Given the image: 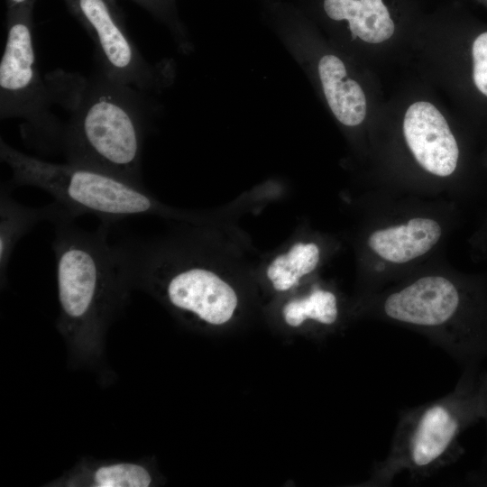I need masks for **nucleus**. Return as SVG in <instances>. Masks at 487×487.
Listing matches in <instances>:
<instances>
[{
    "label": "nucleus",
    "mask_w": 487,
    "mask_h": 487,
    "mask_svg": "<svg viewBox=\"0 0 487 487\" xmlns=\"http://www.w3.org/2000/svg\"><path fill=\"white\" fill-rule=\"evenodd\" d=\"M357 310L365 317L424 335L463 368L487 359L484 286L454 270L444 254L362 295Z\"/></svg>",
    "instance_id": "1"
},
{
    "label": "nucleus",
    "mask_w": 487,
    "mask_h": 487,
    "mask_svg": "<svg viewBox=\"0 0 487 487\" xmlns=\"http://www.w3.org/2000/svg\"><path fill=\"white\" fill-rule=\"evenodd\" d=\"M366 201L359 235L362 295L444 254L456 224L453 200L377 188Z\"/></svg>",
    "instance_id": "2"
},
{
    "label": "nucleus",
    "mask_w": 487,
    "mask_h": 487,
    "mask_svg": "<svg viewBox=\"0 0 487 487\" xmlns=\"http://www.w3.org/2000/svg\"><path fill=\"white\" fill-rule=\"evenodd\" d=\"M111 225L87 231L74 220L56 224L57 326L70 345H99L127 301L131 289L108 242Z\"/></svg>",
    "instance_id": "3"
},
{
    "label": "nucleus",
    "mask_w": 487,
    "mask_h": 487,
    "mask_svg": "<svg viewBox=\"0 0 487 487\" xmlns=\"http://www.w3.org/2000/svg\"><path fill=\"white\" fill-rule=\"evenodd\" d=\"M486 411L487 372L480 365L464 368L451 392L400 411L389 453L374 463L366 485H391L403 472L423 481L455 463L464 453L462 434Z\"/></svg>",
    "instance_id": "4"
},
{
    "label": "nucleus",
    "mask_w": 487,
    "mask_h": 487,
    "mask_svg": "<svg viewBox=\"0 0 487 487\" xmlns=\"http://www.w3.org/2000/svg\"><path fill=\"white\" fill-rule=\"evenodd\" d=\"M139 92L103 74L86 82L62 133L67 161L142 184L146 117Z\"/></svg>",
    "instance_id": "5"
},
{
    "label": "nucleus",
    "mask_w": 487,
    "mask_h": 487,
    "mask_svg": "<svg viewBox=\"0 0 487 487\" xmlns=\"http://www.w3.org/2000/svg\"><path fill=\"white\" fill-rule=\"evenodd\" d=\"M0 157L12 171V188L30 186L49 193L76 218L92 215L113 224L128 217L156 214L161 207L142 184L115 174L71 162L55 163L0 142Z\"/></svg>",
    "instance_id": "6"
},
{
    "label": "nucleus",
    "mask_w": 487,
    "mask_h": 487,
    "mask_svg": "<svg viewBox=\"0 0 487 487\" xmlns=\"http://www.w3.org/2000/svg\"><path fill=\"white\" fill-rule=\"evenodd\" d=\"M33 5L8 7L0 63V117L23 119V136L41 150L60 147L64 127L50 109V92L36 65Z\"/></svg>",
    "instance_id": "7"
},
{
    "label": "nucleus",
    "mask_w": 487,
    "mask_h": 487,
    "mask_svg": "<svg viewBox=\"0 0 487 487\" xmlns=\"http://www.w3.org/2000/svg\"><path fill=\"white\" fill-rule=\"evenodd\" d=\"M95 43L102 74L141 92L160 91L172 83L171 61L148 62L130 38L115 0H63Z\"/></svg>",
    "instance_id": "8"
},
{
    "label": "nucleus",
    "mask_w": 487,
    "mask_h": 487,
    "mask_svg": "<svg viewBox=\"0 0 487 487\" xmlns=\"http://www.w3.org/2000/svg\"><path fill=\"white\" fill-rule=\"evenodd\" d=\"M403 138L415 163L425 174V195L450 199L449 180L460 161V147L443 115L428 102H417L407 110Z\"/></svg>",
    "instance_id": "9"
},
{
    "label": "nucleus",
    "mask_w": 487,
    "mask_h": 487,
    "mask_svg": "<svg viewBox=\"0 0 487 487\" xmlns=\"http://www.w3.org/2000/svg\"><path fill=\"white\" fill-rule=\"evenodd\" d=\"M9 183L0 191V278L4 286L7 268L18 242L41 221L55 225L64 220H75L69 213L53 201L45 207H26L13 198Z\"/></svg>",
    "instance_id": "10"
},
{
    "label": "nucleus",
    "mask_w": 487,
    "mask_h": 487,
    "mask_svg": "<svg viewBox=\"0 0 487 487\" xmlns=\"http://www.w3.org/2000/svg\"><path fill=\"white\" fill-rule=\"evenodd\" d=\"M323 9L331 21L347 22L352 40L379 43L395 30L382 0H324Z\"/></svg>",
    "instance_id": "11"
},
{
    "label": "nucleus",
    "mask_w": 487,
    "mask_h": 487,
    "mask_svg": "<svg viewBox=\"0 0 487 487\" xmlns=\"http://www.w3.org/2000/svg\"><path fill=\"white\" fill-rule=\"evenodd\" d=\"M152 476L142 463L105 462L74 473L65 481L66 486L149 487Z\"/></svg>",
    "instance_id": "12"
},
{
    "label": "nucleus",
    "mask_w": 487,
    "mask_h": 487,
    "mask_svg": "<svg viewBox=\"0 0 487 487\" xmlns=\"http://www.w3.org/2000/svg\"><path fill=\"white\" fill-rule=\"evenodd\" d=\"M321 259L316 243H298L289 251L278 256L267 269V276L275 289L283 291L298 284L305 275L314 271Z\"/></svg>",
    "instance_id": "13"
},
{
    "label": "nucleus",
    "mask_w": 487,
    "mask_h": 487,
    "mask_svg": "<svg viewBox=\"0 0 487 487\" xmlns=\"http://www.w3.org/2000/svg\"><path fill=\"white\" fill-rule=\"evenodd\" d=\"M282 314L286 323L291 326H299L307 319L333 326L340 316L338 298L330 289L316 287L308 296L285 305Z\"/></svg>",
    "instance_id": "14"
},
{
    "label": "nucleus",
    "mask_w": 487,
    "mask_h": 487,
    "mask_svg": "<svg viewBox=\"0 0 487 487\" xmlns=\"http://www.w3.org/2000/svg\"><path fill=\"white\" fill-rule=\"evenodd\" d=\"M153 16L163 22L170 30L171 34L183 53H189L192 43L188 32L176 15L175 0H132Z\"/></svg>",
    "instance_id": "15"
},
{
    "label": "nucleus",
    "mask_w": 487,
    "mask_h": 487,
    "mask_svg": "<svg viewBox=\"0 0 487 487\" xmlns=\"http://www.w3.org/2000/svg\"><path fill=\"white\" fill-rule=\"evenodd\" d=\"M473 78L477 89L487 96V32L479 34L473 41Z\"/></svg>",
    "instance_id": "16"
},
{
    "label": "nucleus",
    "mask_w": 487,
    "mask_h": 487,
    "mask_svg": "<svg viewBox=\"0 0 487 487\" xmlns=\"http://www.w3.org/2000/svg\"><path fill=\"white\" fill-rule=\"evenodd\" d=\"M484 420L486 422V428H487V411H486V416L484 418ZM473 478L474 479H478V481L480 482H487V446H486V453H485V457H484V460H483V465H482V468L474 474V476H472Z\"/></svg>",
    "instance_id": "17"
},
{
    "label": "nucleus",
    "mask_w": 487,
    "mask_h": 487,
    "mask_svg": "<svg viewBox=\"0 0 487 487\" xmlns=\"http://www.w3.org/2000/svg\"><path fill=\"white\" fill-rule=\"evenodd\" d=\"M32 2H35V0H5L7 8L25 5Z\"/></svg>",
    "instance_id": "18"
}]
</instances>
